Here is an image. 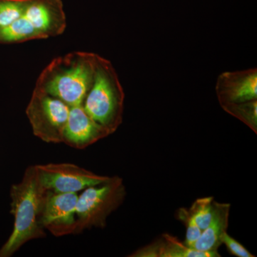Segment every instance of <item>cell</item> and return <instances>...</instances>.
<instances>
[{"mask_svg": "<svg viewBox=\"0 0 257 257\" xmlns=\"http://www.w3.org/2000/svg\"><path fill=\"white\" fill-rule=\"evenodd\" d=\"M97 55L74 52L54 59L37 79L35 87L71 107L82 105L95 74Z\"/></svg>", "mask_w": 257, "mask_h": 257, "instance_id": "cell-2", "label": "cell"}, {"mask_svg": "<svg viewBox=\"0 0 257 257\" xmlns=\"http://www.w3.org/2000/svg\"><path fill=\"white\" fill-rule=\"evenodd\" d=\"M214 201L212 197L199 198L193 203L192 207L189 208L202 231H204L210 222Z\"/></svg>", "mask_w": 257, "mask_h": 257, "instance_id": "cell-15", "label": "cell"}, {"mask_svg": "<svg viewBox=\"0 0 257 257\" xmlns=\"http://www.w3.org/2000/svg\"><path fill=\"white\" fill-rule=\"evenodd\" d=\"M35 167L42 185L55 193H77L109 179L73 164H47Z\"/></svg>", "mask_w": 257, "mask_h": 257, "instance_id": "cell-6", "label": "cell"}, {"mask_svg": "<svg viewBox=\"0 0 257 257\" xmlns=\"http://www.w3.org/2000/svg\"><path fill=\"white\" fill-rule=\"evenodd\" d=\"M21 18L33 40L60 36L67 27L62 0H30Z\"/></svg>", "mask_w": 257, "mask_h": 257, "instance_id": "cell-7", "label": "cell"}, {"mask_svg": "<svg viewBox=\"0 0 257 257\" xmlns=\"http://www.w3.org/2000/svg\"><path fill=\"white\" fill-rule=\"evenodd\" d=\"M215 91L221 106L257 99V69L223 72Z\"/></svg>", "mask_w": 257, "mask_h": 257, "instance_id": "cell-9", "label": "cell"}, {"mask_svg": "<svg viewBox=\"0 0 257 257\" xmlns=\"http://www.w3.org/2000/svg\"><path fill=\"white\" fill-rule=\"evenodd\" d=\"M69 109L58 98L35 87L26 109L34 135L45 143H62Z\"/></svg>", "mask_w": 257, "mask_h": 257, "instance_id": "cell-5", "label": "cell"}, {"mask_svg": "<svg viewBox=\"0 0 257 257\" xmlns=\"http://www.w3.org/2000/svg\"><path fill=\"white\" fill-rule=\"evenodd\" d=\"M30 0H0V28L8 26L21 18Z\"/></svg>", "mask_w": 257, "mask_h": 257, "instance_id": "cell-14", "label": "cell"}, {"mask_svg": "<svg viewBox=\"0 0 257 257\" xmlns=\"http://www.w3.org/2000/svg\"><path fill=\"white\" fill-rule=\"evenodd\" d=\"M77 199V193L48 191L42 216L44 229L55 236L74 234Z\"/></svg>", "mask_w": 257, "mask_h": 257, "instance_id": "cell-8", "label": "cell"}, {"mask_svg": "<svg viewBox=\"0 0 257 257\" xmlns=\"http://www.w3.org/2000/svg\"><path fill=\"white\" fill-rule=\"evenodd\" d=\"M177 219L182 221L185 226L186 237L184 242L189 247H192V245L202 234V231L187 208H179L177 212Z\"/></svg>", "mask_w": 257, "mask_h": 257, "instance_id": "cell-16", "label": "cell"}, {"mask_svg": "<svg viewBox=\"0 0 257 257\" xmlns=\"http://www.w3.org/2000/svg\"><path fill=\"white\" fill-rule=\"evenodd\" d=\"M124 98L114 66L97 55L94 81L82 104L84 110L112 135L123 121Z\"/></svg>", "mask_w": 257, "mask_h": 257, "instance_id": "cell-3", "label": "cell"}, {"mask_svg": "<svg viewBox=\"0 0 257 257\" xmlns=\"http://www.w3.org/2000/svg\"><path fill=\"white\" fill-rule=\"evenodd\" d=\"M221 243L224 244L227 248L228 251L231 254L234 255L237 257H254V255L252 254L250 251H248L247 248L243 246L241 243L236 241L234 238L227 232L225 233L223 235L222 239H221Z\"/></svg>", "mask_w": 257, "mask_h": 257, "instance_id": "cell-17", "label": "cell"}, {"mask_svg": "<svg viewBox=\"0 0 257 257\" xmlns=\"http://www.w3.org/2000/svg\"><path fill=\"white\" fill-rule=\"evenodd\" d=\"M47 192L39 179L35 165L27 169L20 183L12 186L11 214L15 217L14 228L0 248V257L13 256L29 241L45 237L42 216Z\"/></svg>", "mask_w": 257, "mask_h": 257, "instance_id": "cell-1", "label": "cell"}, {"mask_svg": "<svg viewBox=\"0 0 257 257\" xmlns=\"http://www.w3.org/2000/svg\"><path fill=\"white\" fill-rule=\"evenodd\" d=\"M109 135L110 133L104 126L86 112L82 105L71 106L62 143L83 150Z\"/></svg>", "mask_w": 257, "mask_h": 257, "instance_id": "cell-10", "label": "cell"}, {"mask_svg": "<svg viewBox=\"0 0 257 257\" xmlns=\"http://www.w3.org/2000/svg\"><path fill=\"white\" fill-rule=\"evenodd\" d=\"M130 257H219V251H200L189 247L176 236L163 234L152 243L134 251Z\"/></svg>", "mask_w": 257, "mask_h": 257, "instance_id": "cell-11", "label": "cell"}, {"mask_svg": "<svg viewBox=\"0 0 257 257\" xmlns=\"http://www.w3.org/2000/svg\"><path fill=\"white\" fill-rule=\"evenodd\" d=\"M230 209L229 203L214 201L210 222L192 248L200 251H218V248L222 244L223 235L227 232Z\"/></svg>", "mask_w": 257, "mask_h": 257, "instance_id": "cell-12", "label": "cell"}, {"mask_svg": "<svg viewBox=\"0 0 257 257\" xmlns=\"http://www.w3.org/2000/svg\"><path fill=\"white\" fill-rule=\"evenodd\" d=\"M126 195L124 181L118 176L84 189L77 199L74 234L92 227H105L108 216L122 204Z\"/></svg>", "mask_w": 257, "mask_h": 257, "instance_id": "cell-4", "label": "cell"}, {"mask_svg": "<svg viewBox=\"0 0 257 257\" xmlns=\"http://www.w3.org/2000/svg\"><path fill=\"white\" fill-rule=\"evenodd\" d=\"M228 114L239 119L257 134V99L221 106Z\"/></svg>", "mask_w": 257, "mask_h": 257, "instance_id": "cell-13", "label": "cell"}]
</instances>
